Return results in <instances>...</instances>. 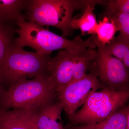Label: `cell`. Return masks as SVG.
<instances>
[{
	"label": "cell",
	"mask_w": 129,
	"mask_h": 129,
	"mask_svg": "<svg viewBox=\"0 0 129 129\" xmlns=\"http://www.w3.org/2000/svg\"><path fill=\"white\" fill-rule=\"evenodd\" d=\"M50 55L27 51L14 42L0 63V82L8 87L23 79L48 75Z\"/></svg>",
	"instance_id": "4"
},
{
	"label": "cell",
	"mask_w": 129,
	"mask_h": 129,
	"mask_svg": "<svg viewBox=\"0 0 129 129\" xmlns=\"http://www.w3.org/2000/svg\"><path fill=\"white\" fill-rule=\"evenodd\" d=\"M107 8L123 13L129 14V0H114L107 1Z\"/></svg>",
	"instance_id": "18"
},
{
	"label": "cell",
	"mask_w": 129,
	"mask_h": 129,
	"mask_svg": "<svg viewBox=\"0 0 129 129\" xmlns=\"http://www.w3.org/2000/svg\"><path fill=\"white\" fill-rule=\"evenodd\" d=\"M38 110L0 108V129H34Z\"/></svg>",
	"instance_id": "9"
},
{
	"label": "cell",
	"mask_w": 129,
	"mask_h": 129,
	"mask_svg": "<svg viewBox=\"0 0 129 129\" xmlns=\"http://www.w3.org/2000/svg\"><path fill=\"white\" fill-rule=\"evenodd\" d=\"M105 51L111 55L115 56L129 68V39L119 34L108 44L104 45Z\"/></svg>",
	"instance_id": "14"
},
{
	"label": "cell",
	"mask_w": 129,
	"mask_h": 129,
	"mask_svg": "<svg viewBox=\"0 0 129 129\" xmlns=\"http://www.w3.org/2000/svg\"><path fill=\"white\" fill-rule=\"evenodd\" d=\"M106 1H95L92 4L88 5L85 9L82 16L78 19H73L71 22L72 28L80 29L81 34L79 38L82 36L86 35L96 34L97 26L95 16L94 13V6L97 4H105Z\"/></svg>",
	"instance_id": "13"
},
{
	"label": "cell",
	"mask_w": 129,
	"mask_h": 129,
	"mask_svg": "<svg viewBox=\"0 0 129 129\" xmlns=\"http://www.w3.org/2000/svg\"><path fill=\"white\" fill-rule=\"evenodd\" d=\"M80 79L69 84L57 92L58 101L69 120L93 92L105 88L98 78L94 67Z\"/></svg>",
	"instance_id": "7"
},
{
	"label": "cell",
	"mask_w": 129,
	"mask_h": 129,
	"mask_svg": "<svg viewBox=\"0 0 129 129\" xmlns=\"http://www.w3.org/2000/svg\"><path fill=\"white\" fill-rule=\"evenodd\" d=\"M129 98V91H117L105 87L92 93L70 120L74 125L100 122L125 106Z\"/></svg>",
	"instance_id": "6"
},
{
	"label": "cell",
	"mask_w": 129,
	"mask_h": 129,
	"mask_svg": "<svg viewBox=\"0 0 129 129\" xmlns=\"http://www.w3.org/2000/svg\"><path fill=\"white\" fill-rule=\"evenodd\" d=\"M129 119V106L125 105L100 122L79 125H68L63 127V129H125Z\"/></svg>",
	"instance_id": "11"
},
{
	"label": "cell",
	"mask_w": 129,
	"mask_h": 129,
	"mask_svg": "<svg viewBox=\"0 0 129 129\" xmlns=\"http://www.w3.org/2000/svg\"><path fill=\"white\" fill-rule=\"evenodd\" d=\"M16 30L13 25L0 23V63L14 42Z\"/></svg>",
	"instance_id": "16"
},
{
	"label": "cell",
	"mask_w": 129,
	"mask_h": 129,
	"mask_svg": "<svg viewBox=\"0 0 129 129\" xmlns=\"http://www.w3.org/2000/svg\"><path fill=\"white\" fill-rule=\"evenodd\" d=\"M63 108V104L58 100L41 107L36 117L37 129H63L61 118Z\"/></svg>",
	"instance_id": "10"
},
{
	"label": "cell",
	"mask_w": 129,
	"mask_h": 129,
	"mask_svg": "<svg viewBox=\"0 0 129 129\" xmlns=\"http://www.w3.org/2000/svg\"><path fill=\"white\" fill-rule=\"evenodd\" d=\"M104 15L116 27L120 35L129 39V14L123 13L107 8Z\"/></svg>",
	"instance_id": "15"
},
{
	"label": "cell",
	"mask_w": 129,
	"mask_h": 129,
	"mask_svg": "<svg viewBox=\"0 0 129 129\" xmlns=\"http://www.w3.org/2000/svg\"><path fill=\"white\" fill-rule=\"evenodd\" d=\"M97 51L93 48L79 50L60 51L51 59L48 76L56 92L70 83L78 80L93 68Z\"/></svg>",
	"instance_id": "5"
},
{
	"label": "cell",
	"mask_w": 129,
	"mask_h": 129,
	"mask_svg": "<svg viewBox=\"0 0 129 129\" xmlns=\"http://www.w3.org/2000/svg\"><path fill=\"white\" fill-rule=\"evenodd\" d=\"M27 0H0V23L16 24L25 20L23 11Z\"/></svg>",
	"instance_id": "12"
},
{
	"label": "cell",
	"mask_w": 129,
	"mask_h": 129,
	"mask_svg": "<svg viewBox=\"0 0 129 129\" xmlns=\"http://www.w3.org/2000/svg\"><path fill=\"white\" fill-rule=\"evenodd\" d=\"M16 25L18 27L16 31L18 37L15 38V44L22 47H29L40 55H50L53 51L61 49L77 51L97 47L94 35L85 41L78 37L72 40L31 21H19Z\"/></svg>",
	"instance_id": "1"
},
{
	"label": "cell",
	"mask_w": 129,
	"mask_h": 129,
	"mask_svg": "<svg viewBox=\"0 0 129 129\" xmlns=\"http://www.w3.org/2000/svg\"><path fill=\"white\" fill-rule=\"evenodd\" d=\"M95 1L27 0L23 11L25 21L41 26L55 27L62 32L63 37L73 32L71 24L76 10L85 9Z\"/></svg>",
	"instance_id": "2"
},
{
	"label": "cell",
	"mask_w": 129,
	"mask_h": 129,
	"mask_svg": "<svg viewBox=\"0 0 129 129\" xmlns=\"http://www.w3.org/2000/svg\"><path fill=\"white\" fill-rule=\"evenodd\" d=\"M6 90H5L4 87V86L3 85L2 83L0 82V99L2 97L4 94L5 91Z\"/></svg>",
	"instance_id": "19"
},
{
	"label": "cell",
	"mask_w": 129,
	"mask_h": 129,
	"mask_svg": "<svg viewBox=\"0 0 129 129\" xmlns=\"http://www.w3.org/2000/svg\"><path fill=\"white\" fill-rule=\"evenodd\" d=\"M117 31L116 27L112 23L105 20L100 21L98 24L96 30L97 46L99 45H104L109 43L113 39Z\"/></svg>",
	"instance_id": "17"
},
{
	"label": "cell",
	"mask_w": 129,
	"mask_h": 129,
	"mask_svg": "<svg viewBox=\"0 0 129 129\" xmlns=\"http://www.w3.org/2000/svg\"><path fill=\"white\" fill-rule=\"evenodd\" d=\"M34 129H37V127H36V125Z\"/></svg>",
	"instance_id": "20"
},
{
	"label": "cell",
	"mask_w": 129,
	"mask_h": 129,
	"mask_svg": "<svg viewBox=\"0 0 129 129\" xmlns=\"http://www.w3.org/2000/svg\"><path fill=\"white\" fill-rule=\"evenodd\" d=\"M57 99L49 76L42 75L23 79L11 86L0 99V108L38 110Z\"/></svg>",
	"instance_id": "3"
},
{
	"label": "cell",
	"mask_w": 129,
	"mask_h": 129,
	"mask_svg": "<svg viewBox=\"0 0 129 129\" xmlns=\"http://www.w3.org/2000/svg\"><path fill=\"white\" fill-rule=\"evenodd\" d=\"M97 47L95 68L101 83L117 91H129V68L122 61L107 53L104 45Z\"/></svg>",
	"instance_id": "8"
}]
</instances>
